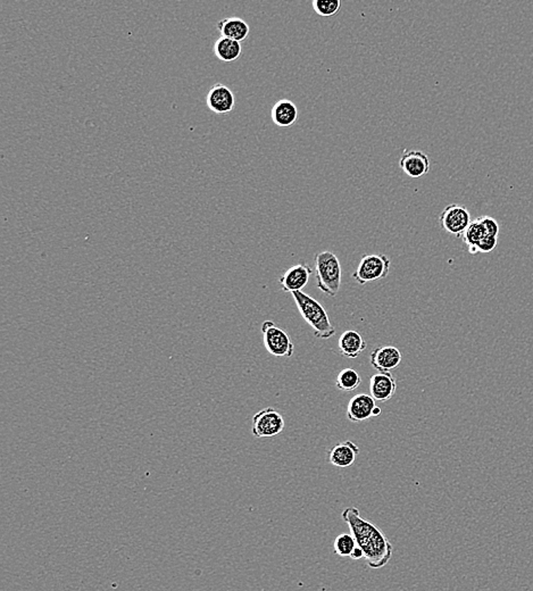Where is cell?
Segmentation results:
<instances>
[{"mask_svg":"<svg viewBox=\"0 0 533 591\" xmlns=\"http://www.w3.org/2000/svg\"><path fill=\"white\" fill-rule=\"evenodd\" d=\"M241 51H243V47L240 42L229 39L225 36L219 38L214 45V54L216 57L225 63H232L234 60H237L241 55Z\"/></svg>","mask_w":533,"mask_h":591,"instance_id":"obj_18","label":"cell"},{"mask_svg":"<svg viewBox=\"0 0 533 591\" xmlns=\"http://www.w3.org/2000/svg\"><path fill=\"white\" fill-rule=\"evenodd\" d=\"M498 238L492 237V236H485L483 240L480 241L479 245L476 246L478 252H483V254H488L497 246Z\"/></svg>","mask_w":533,"mask_h":591,"instance_id":"obj_24","label":"cell"},{"mask_svg":"<svg viewBox=\"0 0 533 591\" xmlns=\"http://www.w3.org/2000/svg\"><path fill=\"white\" fill-rule=\"evenodd\" d=\"M273 123L279 128H290L298 118V109L294 102L289 100L276 102L271 111Z\"/></svg>","mask_w":533,"mask_h":591,"instance_id":"obj_16","label":"cell"},{"mask_svg":"<svg viewBox=\"0 0 533 591\" xmlns=\"http://www.w3.org/2000/svg\"><path fill=\"white\" fill-rule=\"evenodd\" d=\"M479 219H481L487 234L492 236V237L498 238V234H499V224H498L497 221L492 217H481Z\"/></svg>","mask_w":533,"mask_h":591,"instance_id":"obj_23","label":"cell"},{"mask_svg":"<svg viewBox=\"0 0 533 591\" xmlns=\"http://www.w3.org/2000/svg\"><path fill=\"white\" fill-rule=\"evenodd\" d=\"M351 559L353 561H360L362 558H364V552H363L362 548L360 546H357L355 550H353V554L351 555Z\"/></svg>","mask_w":533,"mask_h":591,"instance_id":"obj_25","label":"cell"},{"mask_svg":"<svg viewBox=\"0 0 533 591\" xmlns=\"http://www.w3.org/2000/svg\"><path fill=\"white\" fill-rule=\"evenodd\" d=\"M262 333H263L264 346L266 351L276 358H291L294 354V342L291 341L290 337L282 330L281 327H276L272 321H265L262 325Z\"/></svg>","mask_w":533,"mask_h":591,"instance_id":"obj_5","label":"cell"},{"mask_svg":"<svg viewBox=\"0 0 533 591\" xmlns=\"http://www.w3.org/2000/svg\"><path fill=\"white\" fill-rule=\"evenodd\" d=\"M397 382L391 373H377L370 380V393L375 402H384L393 398Z\"/></svg>","mask_w":533,"mask_h":591,"instance_id":"obj_13","label":"cell"},{"mask_svg":"<svg viewBox=\"0 0 533 591\" xmlns=\"http://www.w3.org/2000/svg\"><path fill=\"white\" fill-rule=\"evenodd\" d=\"M375 400L371 395L366 393H358L353 396L347 406L348 420L353 423H358L363 421L369 420L373 416V411L377 407Z\"/></svg>","mask_w":533,"mask_h":591,"instance_id":"obj_12","label":"cell"},{"mask_svg":"<svg viewBox=\"0 0 533 591\" xmlns=\"http://www.w3.org/2000/svg\"><path fill=\"white\" fill-rule=\"evenodd\" d=\"M371 365L379 373H390L397 369L403 360L402 351L393 346H379L370 356Z\"/></svg>","mask_w":533,"mask_h":591,"instance_id":"obj_8","label":"cell"},{"mask_svg":"<svg viewBox=\"0 0 533 591\" xmlns=\"http://www.w3.org/2000/svg\"><path fill=\"white\" fill-rule=\"evenodd\" d=\"M399 166L408 177L417 179L428 173L430 170V159L423 151L410 150L403 154L402 158L399 161Z\"/></svg>","mask_w":533,"mask_h":591,"instance_id":"obj_11","label":"cell"},{"mask_svg":"<svg viewBox=\"0 0 533 591\" xmlns=\"http://www.w3.org/2000/svg\"><path fill=\"white\" fill-rule=\"evenodd\" d=\"M356 547V539L351 534H339L336 541L333 543V550H335L336 555L340 556V557H351L353 550Z\"/></svg>","mask_w":533,"mask_h":591,"instance_id":"obj_21","label":"cell"},{"mask_svg":"<svg viewBox=\"0 0 533 591\" xmlns=\"http://www.w3.org/2000/svg\"><path fill=\"white\" fill-rule=\"evenodd\" d=\"M291 294L300 315L312 327L316 338L327 340L336 334V327H333L327 311L318 300L303 292H292Z\"/></svg>","mask_w":533,"mask_h":591,"instance_id":"obj_2","label":"cell"},{"mask_svg":"<svg viewBox=\"0 0 533 591\" xmlns=\"http://www.w3.org/2000/svg\"><path fill=\"white\" fill-rule=\"evenodd\" d=\"M342 521L349 527L357 546L364 552L369 567L377 570L386 566L393 557V547L379 527L360 517V510L347 508L342 512Z\"/></svg>","mask_w":533,"mask_h":591,"instance_id":"obj_1","label":"cell"},{"mask_svg":"<svg viewBox=\"0 0 533 591\" xmlns=\"http://www.w3.org/2000/svg\"><path fill=\"white\" fill-rule=\"evenodd\" d=\"M381 413V408L379 406L375 408V411H373V416H377V415H380Z\"/></svg>","mask_w":533,"mask_h":591,"instance_id":"obj_26","label":"cell"},{"mask_svg":"<svg viewBox=\"0 0 533 591\" xmlns=\"http://www.w3.org/2000/svg\"><path fill=\"white\" fill-rule=\"evenodd\" d=\"M207 107L215 114H227L234 109L236 100L230 88L216 83L210 88L206 97Z\"/></svg>","mask_w":533,"mask_h":591,"instance_id":"obj_10","label":"cell"},{"mask_svg":"<svg viewBox=\"0 0 533 591\" xmlns=\"http://www.w3.org/2000/svg\"><path fill=\"white\" fill-rule=\"evenodd\" d=\"M471 222L470 212L463 205H450L443 210L440 215L443 230L456 237H461Z\"/></svg>","mask_w":533,"mask_h":591,"instance_id":"obj_7","label":"cell"},{"mask_svg":"<svg viewBox=\"0 0 533 591\" xmlns=\"http://www.w3.org/2000/svg\"><path fill=\"white\" fill-rule=\"evenodd\" d=\"M285 429V419L276 408H264L252 417V433L256 438H272Z\"/></svg>","mask_w":533,"mask_h":591,"instance_id":"obj_6","label":"cell"},{"mask_svg":"<svg viewBox=\"0 0 533 591\" xmlns=\"http://www.w3.org/2000/svg\"><path fill=\"white\" fill-rule=\"evenodd\" d=\"M390 266H391V261L386 255H380V254L364 255L356 271L351 276L358 285L377 283L380 280L386 279V276H389Z\"/></svg>","mask_w":533,"mask_h":591,"instance_id":"obj_4","label":"cell"},{"mask_svg":"<svg viewBox=\"0 0 533 591\" xmlns=\"http://www.w3.org/2000/svg\"><path fill=\"white\" fill-rule=\"evenodd\" d=\"M339 351L346 358H356L367 347L365 340L357 331L347 330L342 333L338 342Z\"/></svg>","mask_w":533,"mask_h":591,"instance_id":"obj_15","label":"cell"},{"mask_svg":"<svg viewBox=\"0 0 533 591\" xmlns=\"http://www.w3.org/2000/svg\"><path fill=\"white\" fill-rule=\"evenodd\" d=\"M312 276V269L305 263L294 265L283 272L279 283L282 292H302L309 283V278Z\"/></svg>","mask_w":533,"mask_h":591,"instance_id":"obj_9","label":"cell"},{"mask_svg":"<svg viewBox=\"0 0 533 591\" xmlns=\"http://www.w3.org/2000/svg\"><path fill=\"white\" fill-rule=\"evenodd\" d=\"M362 378L360 373L353 369H344L339 372L336 380V387L339 390L351 393L360 387Z\"/></svg>","mask_w":533,"mask_h":591,"instance_id":"obj_19","label":"cell"},{"mask_svg":"<svg viewBox=\"0 0 533 591\" xmlns=\"http://www.w3.org/2000/svg\"><path fill=\"white\" fill-rule=\"evenodd\" d=\"M312 7L318 15L322 18H332L338 14L342 8V1L340 0H314Z\"/></svg>","mask_w":533,"mask_h":591,"instance_id":"obj_22","label":"cell"},{"mask_svg":"<svg viewBox=\"0 0 533 591\" xmlns=\"http://www.w3.org/2000/svg\"><path fill=\"white\" fill-rule=\"evenodd\" d=\"M315 276L318 288L329 297H336L342 285V264L332 252H318L315 256Z\"/></svg>","mask_w":533,"mask_h":591,"instance_id":"obj_3","label":"cell"},{"mask_svg":"<svg viewBox=\"0 0 533 591\" xmlns=\"http://www.w3.org/2000/svg\"><path fill=\"white\" fill-rule=\"evenodd\" d=\"M360 455V448L355 442L347 440V442H339L333 446L328 453V459L330 464L336 468H349L353 466L357 456Z\"/></svg>","mask_w":533,"mask_h":591,"instance_id":"obj_14","label":"cell"},{"mask_svg":"<svg viewBox=\"0 0 533 591\" xmlns=\"http://www.w3.org/2000/svg\"><path fill=\"white\" fill-rule=\"evenodd\" d=\"M217 30L222 36L241 42L247 39L250 27L243 18H225L217 23Z\"/></svg>","mask_w":533,"mask_h":591,"instance_id":"obj_17","label":"cell"},{"mask_svg":"<svg viewBox=\"0 0 533 591\" xmlns=\"http://www.w3.org/2000/svg\"><path fill=\"white\" fill-rule=\"evenodd\" d=\"M485 236H488V234L485 231L481 219L478 217L470 223L461 238H463V241L466 243V246L471 248V247L478 246L480 241L483 240Z\"/></svg>","mask_w":533,"mask_h":591,"instance_id":"obj_20","label":"cell"}]
</instances>
